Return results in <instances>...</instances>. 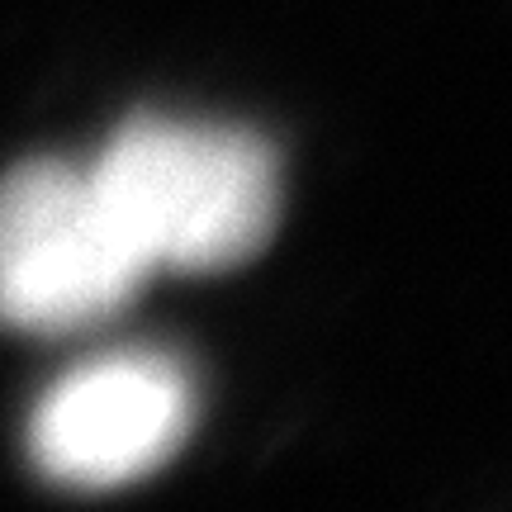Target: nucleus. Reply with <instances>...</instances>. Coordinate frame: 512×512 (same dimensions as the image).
Wrapping results in <instances>:
<instances>
[{
    "label": "nucleus",
    "instance_id": "f257e3e1",
    "mask_svg": "<svg viewBox=\"0 0 512 512\" xmlns=\"http://www.w3.org/2000/svg\"><path fill=\"white\" fill-rule=\"evenodd\" d=\"M147 271H228L280 219V162L247 128L138 114L91 162Z\"/></svg>",
    "mask_w": 512,
    "mask_h": 512
},
{
    "label": "nucleus",
    "instance_id": "f03ea898",
    "mask_svg": "<svg viewBox=\"0 0 512 512\" xmlns=\"http://www.w3.org/2000/svg\"><path fill=\"white\" fill-rule=\"evenodd\" d=\"M91 162L15 166L0 181V323L38 337L91 328L147 280Z\"/></svg>",
    "mask_w": 512,
    "mask_h": 512
},
{
    "label": "nucleus",
    "instance_id": "7ed1b4c3",
    "mask_svg": "<svg viewBox=\"0 0 512 512\" xmlns=\"http://www.w3.org/2000/svg\"><path fill=\"white\" fill-rule=\"evenodd\" d=\"M195 427V380L162 351L81 361L38 399L29 456L67 489H119L157 475Z\"/></svg>",
    "mask_w": 512,
    "mask_h": 512
}]
</instances>
